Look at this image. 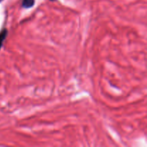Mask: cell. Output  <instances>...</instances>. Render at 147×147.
<instances>
[{"label":"cell","mask_w":147,"mask_h":147,"mask_svg":"<svg viewBox=\"0 0 147 147\" xmlns=\"http://www.w3.org/2000/svg\"><path fill=\"white\" fill-rule=\"evenodd\" d=\"M7 34H8V31H7V29H4V30L0 32V48L2 46L3 42H4V40L7 37Z\"/></svg>","instance_id":"7a4b0ae2"},{"label":"cell","mask_w":147,"mask_h":147,"mask_svg":"<svg viewBox=\"0 0 147 147\" xmlns=\"http://www.w3.org/2000/svg\"><path fill=\"white\" fill-rule=\"evenodd\" d=\"M34 4V0H22V6L23 8L29 9L31 8Z\"/></svg>","instance_id":"6da1fadb"}]
</instances>
